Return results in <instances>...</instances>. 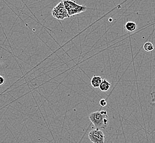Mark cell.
Here are the masks:
<instances>
[{
    "label": "cell",
    "mask_w": 155,
    "mask_h": 143,
    "mask_svg": "<svg viewBox=\"0 0 155 143\" xmlns=\"http://www.w3.org/2000/svg\"><path fill=\"white\" fill-rule=\"evenodd\" d=\"M89 119L97 129L107 128L109 122L107 112L106 111H98L91 113Z\"/></svg>",
    "instance_id": "1"
},
{
    "label": "cell",
    "mask_w": 155,
    "mask_h": 143,
    "mask_svg": "<svg viewBox=\"0 0 155 143\" xmlns=\"http://www.w3.org/2000/svg\"><path fill=\"white\" fill-rule=\"evenodd\" d=\"M125 29L129 32H134L137 29V25L134 22H128L125 24Z\"/></svg>",
    "instance_id": "7"
},
{
    "label": "cell",
    "mask_w": 155,
    "mask_h": 143,
    "mask_svg": "<svg viewBox=\"0 0 155 143\" xmlns=\"http://www.w3.org/2000/svg\"><path fill=\"white\" fill-rule=\"evenodd\" d=\"M143 49L146 52H151L154 50V46L151 42H147L143 45Z\"/></svg>",
    "instance_id": "8"
},
{
    "label": "cell",
    "mask_w": 155,
    "mask_h": 143,
    "mask_svg": "<svg viewBox=\"0 0 155 143\" xmlns=\"http://www.w3.org/2000/svg\"><path fill=\"white\" fill-rule=\"evenodd\" d=\"M52 15L58 20H64L66 18L70 17L62 1L54 7L52 11Z\"/></svg>",
    "instance_id": "3"
},
{
    "label": "cell",
    "mask_w": 155,
    "mask_h": 143,
    "mask_svg": "<svg viewBox=\"0 0 155 143\" xmlns=\"http://www.w3.org/2000/svg\"><path fill=\"white\" fill-rule=\"evenodd\" d=\"M102 81V78L101 77L95 75L92 78L90 83L94 88H97L100 87V85Z\"/></svg>",
    "instance_id": "5"
},
{
    "label": "cell",
    "mask_w": 155,
    "mask_h": 143,
    "mask_svg": "<svg viewBox=\"0 0 155 143\" xmlns=\"http://www.w3.org/2000/svg\"><path fill=\"white\" fill-rule=\"evenodd\" d=\"M100 105L102 107H104L107 105V101L106 100L104 99V98H102L100 101Z\"/></svg>",
    "instance_id": "9"
},
{
    "label": "cell",
    "mask_w": 155,
    "mask_h": 143,
    "mask_svg": "<svg viewBox=\"0 0 155 143\" xmlns=\"http://www.w3.org/2000/svg\"><path fill=\"white\" fill-rule=\"evenodd\" d=\"M62 1L69 17L85 12L87 9V6L79 5L72 0H63Z\"/></svg>",
    "instance_id": "2"
},
{
    "label": "cell",
    "mask_w": 155,
    "mask_h": 143,
    "mask_svg": "<svg viewBox=\"0 0 155 143\" xmlns=\"http://www.w3.org/2000/svg\"><path fill=\"white\" fill-rule=\"evenodd\" d=\"M88 137L93 143H104L105 135L103 131L99 129H93L90 131Z\"/></svg>",
    "instance_id": "4"
},
{
    "label": "cell",
    "mask_w": 155,
    "mask_h": 143,
    "mask_svg": "<svg viewBox=\"0 0 155 143\" xmlns=\"http://www.w3.org/2000/svg\"><path fill=\"white\" fill-rule=\"evenodd\" d=\"M5 78L3 77L0 75V86L3 85L4 83H5Z\"/></svg>",
    "instance_id": "10"
},
{
    "label": "cell",
    "mask_w": 155,
    "mask_h": 143,
    "mask_svg": "<svg viewBox=\"0 0 155 143\" xmlns=\"http://www.w3.org/2000/svg\"><path fill=\"white\" fill-rule=\"evenodd\" d=\"M110 84L109 83L108 81H107L106 79H102L101 83L100 85L99 89L103 92H106L108 90L110 89Z\"/></svg>",
    "instance_id": "6"
}]
</instances>
